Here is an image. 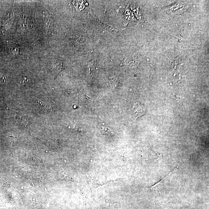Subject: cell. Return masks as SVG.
I'll list each match as a JSON object with an SVG mask.
<instances>
[{"instance_id": "cell-5", "label": "cell", "mask_w": 209, "mask_h": 209, "mask_svg": "<svg viewBox=\"0 0 209 209\" xmlns=\"http://www.w3.org/2000/svg\"><path fill=\"white\" fill-rule=\"evenodd\" d=\"M20 48H19L15 47L13 50H12V51L13 52V53L14 55H17L19 53V51Z\"/></svg>"}, {"instance_id": "cell-3", "label": "cell", "mask_w": 209, "mask_h": 209, "mask_svg": "<svg viewBox=\"0 0 209 209\" xmlns=\"http://www.w3.org/2000/svg\"><path fill=\"white\" fill-rule=\"evenodd\" d=\"M38 104L44 112H47L49 111L50 107H49V105L47 104H48L45 101L43 100H39L38 101Z\"/></svg>"}, {"instance_id": "cell-1", "label": "cell", "mask_w": 209, "mask_h": 209, "mask_svg": "<svg viewBox=\"0 0 209 209\" xmlns=\"http://www.w3.org/2000/svg\"><path fill=\"white\" fill-rule=\"evenodd\" d=\"M43 16V29L45 35L48 37L52 30L53 18L48 12H44Z\"/></svg>"}, {"instance_id": "cell-2", "label": "cell", "mask_w": 209, "mask_h": 209, "mask_svg": "<svg viewBox=\"0 0 209 209\" xmlns=\"http://www.w3.org/2000/svg\"><path fill=\"white\" fill-rule=\"evenodd\" d=\"M133 110L136 115H141L144 112V108L142 104L140 102H137L133 107Z\"/></svg>"}, {"instance_id": "cell-4", "label": "cell", "mask_w": 209, "mask_h": 209, "mask_svg": "<svg viewBox=\"0 0 209 209\" xmlns=\"http://www.w3.org/2000/svg\"><path fill=\"white\" fill-rule=\"evenodd\" d=\"M26 23V22L24 19L20 21V23H19V28L21 30L23 31L26 28L27 26Z\"/></svg>"}]
</instances>
